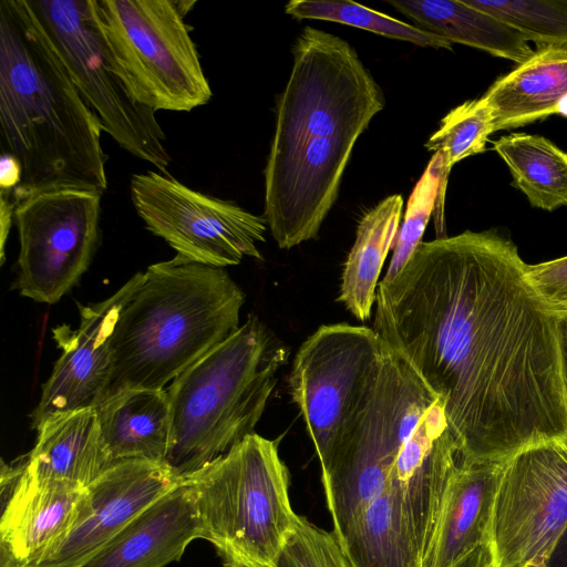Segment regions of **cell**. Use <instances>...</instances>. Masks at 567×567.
<instances>
[{
	"label": "cell",
	"mask_w": 567,
	"mask_h": 567,
	"mask_svg": "<svg viewBox=\"0 0 567 567\" xmlns=\"http://www.w3.org/2000/svg\"><path fill=\"white\" fill-rule=\"evenodd\" d=\"M28 454L2 461L0 567L38 561L69 529L86 486L39 481L27 472Z\"/></svg>",
	"instance_id": "obj_16"
},
{
	"label": "cell",
	"mask_w": 567,
	"mask_h": 567,
	"mask_svg": "<svg viewBox=\"0 0 567 567\" xmlns=\"http://www.w3.org/2000/svg\"><path fill=\"white\" fill-rule=\"evenodd\" d=\"M503 466L461 458L446 488L426 567H452L482 546Z\"/></svg>",
	"instance_id": "obj_18"
},
{
	"label": "cell",
	"mask_w": 567,
	"mask_h": 567,
	"mask_svg": "<svg viewBox=\"0 0 567 567\" xmlns=\"http://www.w3.org/2000/svg\"><path fill=\"white\" fill-rule=\"evenodd\" d=\"M288 351L256 316L175 378L164 463L186 477L255 433Z\"/></svg>",
	"instance_id": "obj_5"
},
{
	"label": "cell",
	"mask_w": 567,
	"mask_h": 567,
	"mask_svg": "<svg viewBox=\"0 0 567 567\" xmlns=\"http://www.w3.org/2000/svg\"><path fill=\"white\" fill-rule=\"evenodd\" d=\"M272 567H352L334 534L299 516Z\"/></svg>",
	"instance_id": "obj_29"
},
{
	"label": "cell",
	"mask_w": 567,
	"mask_h": 567,
	"mask_svg": "<svg viewBox=\"0 0 567 567\" xmlns=\"http://www.w3.org/2000/svg\"><path fill=\"white\" fill-rule=\"evenodd\" d=\"M525 276L546 308L561 319L567 318V256L526 265Z\"/></svg>",
	"instance_id": "obj_30"
},
{
	"label": "cell",
	"mask_w": 567,
	"mask_h": 567,
	"mask_svg": "<svg viewBox=\"0 0 567 567\" xmlns=\"http://www.w3.org/2000/svg\"><path fill=\"white\" fill-rule=\"evenodd\" d=\"M102 195L94 189L58 188L16 204L21 296L53 305L79 282L100 243Z\"/></svg>",
	"instance_id": "obj_11"
},
{
	"label": "cell",
	"mask_w": 567,
	"mask_h": 567,
	"mask_svg": "<svg viewBox=\"0 0 567 567\" xmlns=\"http://www.w3.org/2000/svg\"><path fill=\"white\" fill-rule=\"evenodd\" d=\"M22 168L19 161L11 154L3 152L0 159V186L1 189L13 192L20 184Z\"/></svg>",
	"instance_id": "obj_32"
},
{
	"label": "cell",
	"mask_w": 567,
	"mask_h": 567,
	"mask_svg": "<svg viewBox=\"0 0 567 567\" xmlns=\"http://www.w3.org/2000/svg\"><path fill=\"white\" fill-rule=\"evenodd\" d=\"M499 230L422 241L378 285L373 330L443 402L462 460L567 443L560 321Z\"/></svg>",
	"instance_id": "obj_1"
},
{
	"label": "cell",
	"mask_w": 567,
	"mask_h": 567,
	"mask_svg": "<svg viewBox=\"0 0 567 567\" xmlns=\"http://www.w3.org/2000/svg\"><path fill=\"white\" fill-rule=\"evenodd\" d=\"M130 190L145 227L176 255L218 268L238 265L244 257L262 258L257 244L265 241V216L155 171L134 174Z\"/></svg>",
	"instance_id": "obj_12"
},
{
	"label": "cell",
	"mask_w": 567,
	"mask_h": 567,
	"mask_svg": "<svg viewBox=\"0 0 567 567\" xmlns=\"http://www.w3.org/2000/svg\"><path fill=\"white\" fill-rule=\"evenodd\" d=\"M16 203L11 192L0 190V264L4 262V247L13 221Z\"/></svg>",
	"instance_id": "obj_31"
},
{
	"label": "cell",
	"mask_w": 567,
	"mask_h": 567,
	"mask_svg": "<svg viewBox=\"0 0 567 567\" xmlns=\"http://www.w3.org/2000/svg\"><path fill=\"white\" fill-rule=\"evenodd\" d=\"M542 47H567V0H463Z\"/></svg>",
	"instance_id": "obj_27"
},
{
	"label": "cell",
	"mask_w": 567,
	"mask_h": 567,
	"mask_svg": "<svg viewBox=\"0 0 567 567\" xmlns=\"http://www.w3.org/2000/svg\"><path fill=\"white\" fill-rule=\"evenodd\" d=\"M72 82L121 148L162 174L165 133L115 53L96 0H27Z\"/></svg>",
	"instance_id": "obj_7"
},
{
	"label": "cell",
	"mask_w": 567,
	"mask_h": 567,
	"mask_svg": "<svg viewBox=\"0 0 567 567\" xmlns=\"http://www.w3.org/2000/svg\"><path fill=\"white\" fill-rule=\"evenodd\" d=\"M285 12L298 20L332 21L420 47L452 50L453 43L445 39L352 1L291 0Z\"/></svg>",
	"instance_id": "obj_26"
},
{
	"label": "cell",
	"mask_w": 567,
	"mask_h": 567,
	"mask_svg": "<svg viewBox=\"0 0 567 567\" xmlns=\"http://www.w3.org/2000/svg\"><path fill=\"white\" fill-rule=\"evenodd\" d=\"M196 1L96 0L107 38L154 112H189L213 91L185 16Z\"/></svg>",
	"instance_id": "obj_8"
},
{
	"label": "cell",
	"mask_w": 567,
	"mask_h": 567,
	"mask_svg": "<svg viewBox=\"0 0 567 567\" xmlns=\"http://www.w3.org/2000/svg\"><path fill=\"white\" fill-rule=\"evenodd\" d=\"M0 127L22 168L16 204L50 189L107 188L101 122L27 0L0 1Z\"/></svg>",
	"instance_id": "obj_3"
},
{
	"label": "cell",
	"mask_w": 567,
	"mask_h": 567,
	"mask_svg": "<svg viewBox=\"0 0 567 567\" xmlns=\"http://www.w3.org/2000/svg\"><path fill=\"white\" fill-rule=\"evenodd\" d=\"M403 198L390 195L360 219L354 244L343 266L338 301L360 321L371 316L378 280L390 249L394 247L402 217Z\"/></svg>",
	"instance_id": "obj_23"
},
{
	"label": "cell",
	"mask_w": 567,
	"mask_h": 567,
	"mask_svg": "<svg viewBox=\"0 0 567 567\" xmlns=\"http://www.w3.org/2000/svg\"><path fill=\"white\" fill-rule=\"evenodd\" d=\"M546 567H567V527L554 546Z\"/></svg>",
	"instance_id": "obj_33"
},
{
	"label": "cell",
	"mask_w": 567,
	"mask_h": 567,
	"mask_svg": "<svg viewBox=\"0 0 567 567\" xmlns=\"http://www.w3.org/2000/svg\"><path fill=\"white\" fill-rule=\"evenodd\" d=\"M95 411L112 464L125 460L164 463L171 436L167 390H122L103 400Z\"/></svg>",
	"instance_id": "obj_21"
},
{
	"label": "cell",
	"mask_w": 567,
	"mask_h": 567,
	"mask_svg": "<svg viewBox=\"0 0 567 567\" xmlns=\"http://www.w3.org/2000/svg\"><path fill=\"white\" fill-rule=\"evenodd\" d=\"M143 278L136 272L103 301L80 306V326H59L53 338L61 349L52 373L42 385L31 426L65 412L96 408L103 400L111 374L110 340L120 312Z\"/></svg>",
	"instance_id": "obj_15"
},
{
	"label": "cell",
	"mask_w": 567,
	"mask_h": 567,
	"mask_svg": "<svg viewBox=\"0 0 567 567\" xmlns=\"http://www.w3.org/2000/svg\"><path fill=\"white\" fill-rule=\"evenodd\" d=\"M416 27L451 43L465 44L522 64L534 50L516 29L464 1L386 0Z\"/></svg>",
	"instance_id": "obj_22"
},
{
	"label": "cell",
	"mask_w": 567,
	"mask_h": 567,
	"mask_svg": "<svg viewBox=\"0 0 567 567\" xmlns=\"http://www.w3.org/2000/svg\"><path fill=\"white\" fill-rule=\"evenodd\" d=\"M493 133L492 111L481 96L451 110L426 141L425 148L441 156V178L434 209L437 238L443 237L444 195L451 168L468 156L483 153Z\"/></svg>",
	"instance_id": "obj_25"
},
{
	"label": "cell",
	"mask_w": 567,
	"mask_h": 567,
	"mask_svg": "<svg viewBox=\"0 0 567 567\" xmlns=\"http://www.w3.org/2000/svg\"><path fill=\"white\" fill-rule=\"evenodd\" d=\"M37 432V443L27 462V472L35 480L85 487L112 465L95 408L52 415Z\"/></svg>",
	"instance_id": "obj_20"
},
{
	"label": "cell",
	"mask_w": 567,
	"mask_h": 567,
	"mask_svg": "<svg viewBox=\"0 0 567 567\" xmlns=\"http://www.w3.org/2000/svg\"><path fill=\"white\" fill-rule=\"evenodd\" d=\"M403 439V414L377 368L364 403L321 473L338 542L384 489Z\"/></svg>",
	"instance_id": "obj_13"
},
{
	"label": "cell",
	"mask_w": 567,
	"mask_h": 567,
	"mask_svg": "<svg viewBox=\"0 0 567 567\" xmlns=\"http://www.w3.org/2000/svg\"><path fill=\"white\" fill-rule=\"evenodd\" d=\"M183 477L165 463H113L86 486L66 533L38 561L24 567H81L132 518L175 487Z\"/></svg>",
	"instance_id": "obj_14"
},
{
	"label": "cell",
	"mask_w": 567,
	"mask_h": 567,
	"mask_svg": "<svg viewBox=\"0 0 567 567\" xmlns=\"http://www.w3.org/2000/svg\"><path fill=\"white\" fill-rule=\"evenodd\" d=\"M244 302L224 268L178 255L151 265L112 333L103 400L126 389L163 390L238 330Z\"/></svg>",
	"instance_id": "obj_4"
},
{
	"label": "cell",
	"mask_w": 567,
	"mask_h": 567,
	"mask_svg": "<svg viewBox=\"0 0 567 567\" xmlns=\"http://www.w3.org/2000/svg\"><path fill=\"white\" fill-rule=\"evenodd\" d=\"M560 344H561V361H563V373L564 382L567 394V318L560 321Z\"/></svg>",
	"instance_id": "obj_35"
},
{
	"label": "cell",
	"mask_w": 567,
	"mask_h": 567,
	"mask_svg": "<svg viewBox=\"0 0 567 567\" xmlns=\"http://www.w3.org/2000/svg\"><path fill=\"white\" fill-rule=\"evenodd\" d=\"M186 477L195 489L205 539L224 567H272L299 518L278 440L252 433Z\"/></svg>",
	"instance_id": "obj_6"
},
{
	"label": "cell",
	"mask_w": 567,
	"mask_h": 567,
	"mask_svg": "<svg viewBox=\"0 0 567 567\" xmlns=\"http://www.w3.org/2000/svg\"><path fill=\"white\" fill-rule=\"evenodd\" d=\"M452 567H483V548L482 546L463 557Z\"/></svg>",
	"instance_id": "obj_34"
},
{
	"label": "cell",
	"mask_w": 567,
	"mask_h": 567,
	"mask_svg": "<svg viewBox=\"0 0 567 567\" xmlns=\"http://www.w3.org/2000/svg\"><path fill=\"white\" fill-rule=\"evenodd\" d=\"M197 538L205 539V530L193 484L183 477L81 567H164Z\"/></svg>",
	"instance_id": "obj_17"
},
{
	"label": "cell",
	"mask_w": 567,
	"mask_h": 567,
	"mask_svg": "<svg viewBox=\"0 0 567 567\" xmlns=\"http://www.w3.org/2000/svg\"><path fill=\"white\" fill-rule=\"evenodd\" d=\"M493 148L533 207L551 212L567 206V153L544 136L524 133L502 136Z\"/></svg>",
	"instance_id": "obj_24"
},
{
	"label": "cell",
	"mask_w": 567,
	"mask_h": 567,
	"mask_svg": "<svg viewBox=\"0 0 567 567\" xmlns=\"http://www.w3.org/2000/svg\"><path fill=\"white\" fill-rule=\"evenodd\" d=\"M494 133L554 114L567 116V47H542L482 95Z\"/></svg>",
	"instance_id": "obj_19"
},
{
	"label": "cell",
	"mask_w": 567,
	"mask_h": 567,
	"mask_svg": "<svg viewBox=\"0 0 567 567\" xmlns=\"http://www.w3.org/2000/svg\"><path fill=\"white\" fill-rule=\"evenodd\" d=\"M383 107L382 91L349 42L301 30L264 172V216L281 249L317 237L355 142Z\"/></svg>",
	"instance_id": "obj_2"
},
{
	"label": "cell",
	"mask_w": 567,
	"mask_h": 567,
	"mask_svg": "<svg viewBox=\"0 0 567 567\" xmlns=\"http://www.w3.org/2000/svg\"><path fill=\"white\" fill-rule=\"evenodd\" d=\"M384 341L365 326H320L300 346L289 374L298 406L326 472L369 393Z\"/></svg>",
	"instance_id": "obj_9"
},
{
	"label": "cell",
	"mask_w": 567,
	"mask_h": 567,
	"mask_svg": "<svg viewBox=\"0 0 567 567\" xmlns=\"http://www.w3.org/2000/svg\"><path fill=\"white\" fill-rule=\"evenodd\" d=\"M440 178L441 156L435 153L411 193L383 281L398 275L422 243L424 230L435 209Z\"/></svg>",
	"instance_id": "obj_28"
},
{
	"label": "cell",
	"mask_w": 567,
	"mask_h": 567,
	"mask_svg": "<svg viewBox=\"0 0 567 567\" xmlns=\"http://www.w3.org/2000/svg\"><path fill=\"white\" fill-rule=\"evenodd\" d=\"M567 527V443L504 463L482 544L483 567H546Z\"/></svg>",
	"instance_id": "obj_10"
},
{
	"label": "cell",
	"mask_w": 567,
	"mask_h": 567,
	"mask_svg": "<svg viewBox=\"0 0 567 567\" xmlns=\"http://www.w3.org/2000/svg\"><path fill=\"white\" fill-rule=\"evenodd\" d=\"M225 567H246V566L239 565V564H230V565H227Z\"/></svg>",
	"instance_id": "obj_36"
}]
</instances>
